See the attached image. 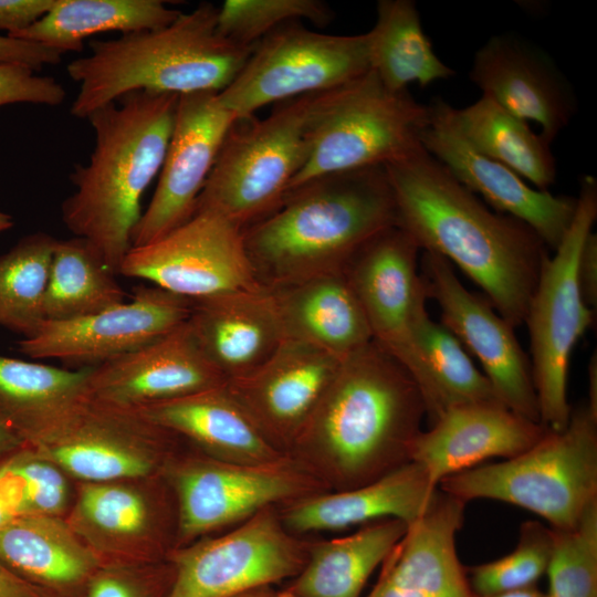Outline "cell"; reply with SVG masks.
<instances>
[{"label":"cell","instance_id":"3957f363","mask_svg":"<svg viewBox=\"0 0 597 597\" xmlns=\"http://www.w3.org/2000/svg\"><path fill=\"white\" fill-rule=\"evenodd\" d=\"M178 96L136 91L86 118L95 147L86 165L73 166L74 192L62 202V221L116 274L132 248L143 195L161 169Z\"/></svg>","mask_w":597,"mask_h":597},{"label":"cell","instance_id":"7a4b0ae2","mask_svg":"<svg viewBox=\"0 0 597 597\" xmlns=\"http://www.w3.org/2000/svg\"><path fill=\"white\" fill-rule=\"evenodd\" d=\"M425 417L411 376L371 341L342 359L287 455L328 491L357 488L410 461Z\"/></svg>","mask_w":597,"mask_h":597},{"label":"cell","instance_id":"9a60e30c","mask_svg":"<svg viewBox=\"0 0 597 597\" xmlns=\"http://www.w3.org/2000/svg\"><path fill=\"white\" fill-rule=\"evenodd\" d=\"M421 277L444 325L480 362L499 400L513 412L540 422L531 362L514 327L486 298L470 292L442 255L422 251Z\"/></svg>","mask_w":597,"mask_h":597},{"label":"cell","instance_id":"ee69618b","mask_svg":"<svg viewBox=\"0 0 597 597\" xmlns=\"http://www.w3.org/2000/svg\"><path fill=\"white\" fill-rule=\"evenodd\" d=\"M56 0H0V31L13 35L43 18Z\"/></svg>","mask_w":597,"mask_h":597},{"label":"cell","instance_id":"ac0fdd59","mask_svg":"<svg viewBox=\"0 0 597 597\" xmlns=\"http://www.w3.org/2000/svg\"><path fill=\"white\" fill-rule=\"evenodd\" d=\"M428 108L423 148L495 211L525 222L547 249L556 250L573 221L576 198L533 188L509 167L481 154L461 135L452 121V106L443 100H433Z\"/></svg>","mask_w":597,"mask_h":597},{"label":"cell","instance_id":"52a82bcc","mask_svg":"<svg viewBox=\"0 0 597 597\" xmlns=\"http://www.w3.org/2000/svg\"><path fill=\"white\" fill-rule=\"evenodd\" d=\"M428 124V105L408 91L388 90L371 70L316 93L307 118V157L289 190L324 175L404 159L422 147Z\"/></svg>","mask_w":597,"mask_h":597},{"label":"cell","instance_id":"f546056e","mask_svg":"<svg viewBox=\"0 0 597 597\" xmlns=\"http://www.w3.org/2000/svg\"><path fill=\"white\" fill-rule=\"evenodd\" d=\"M0 562L49 589L78 586L96 567L95 557L49 515L14 516L0 530Z\"/></svg>","mask_w":597,"mask_h":597},{"label":"cell","instance_id":"cb8c5ba5","mask_svg":"<svg viewBox=\"0 0 597 597\" xmlns=\"http://www.w3.org/2000/svg\"><path fill=\"white\" fill-rule=\"evenodd\" d=\"M187 324L227 381L258 369L285 339L274 298L263 286L195 300Z\"/></svg>","mask_w":597,"mask_h":597},{"label":"cell","instance_id":"8fae6325","mask_svg":"<svg viewBox=\"0 0 597 597\" xmlns=\"http://www.w3.org/2000/svg\"><path fill=\"white\" fill-rule=\"evenodd\" d=\"M310 544L286 530L277 506H268L217 537L174 551L167 597H233L292 579Z\"/></svg>","mask_w":597,"mask_h":597},{"label":"cell","instance_id":"816d5d0a","mask_svg":"<svg viewBox=\"0 0 597 597\" xmlns=\"http://www.w3.org/2000/svg\"><path fill=\"white\" fill-rule=\"evenodd\" d=\"M15 515L0 494V530Z\"/></svg>","mask_w":597,"mask_h":597},{"label":"cell","instance_id":"4dcf8cb0","mask_svg":"<svg viewBox=\"0 0 597 597\" xmlns=\"http://www.w3.org/2000/svg\"><path fill=\"white\" fill-rule=\"evenodd\" d=\"M180 11L161 0H56L43 18L10 38L43 44L61 53L81 52L91 35L158 29Z\"/></svg>","mask_w":597,"mask_h":597},{"label":"cell","instance_id":"836d02e7","mask_svg":"<svg viewBox=\"0 0 597 597\" xmlns=\"http://www.w3.org/2000/svg\"><path fill=\"white\" fill-rule=\"evenodd\" d=\"M115 275L85 239L56 240L43 302L44 320H76L125 302Z\"/></svg>","mask_w":597,"mask_h":597},{"label":"cell","instance_id":"c3c4849f","mask_svg":"<svg viewBox=\"0 0 597 597\" xmlns=\"http://www.w3.org/2000/svg\"><path fill=\"white\" fill-rule=\"evenodd\" d=\"M474 597H547V595L538 589L537 586H531L489 595H475Z\"/></svg>","mask_w":597,"mask_h":597},{"label":"cell","instance_id":"4316f807","mask_svg":"<svg viewBox=\"0 0 597 597\" xmlns=\"http://www.w3.org/2000/svg\"><path fill=\"white\" fill-rule=\"evenodd\" d=\"M138 409L156 425L195 442L214 459L263 464L287 457L264 437L226 384Z\"/></svg>","mask_w":597,"mask_h":597},{"label":"cell","instance_id":"e0dca14e","mask_svg":"<svg viewBox=\"0 0 597 597\" xmlns=\"http://www.w3.org/2000/svg\"><path fill=\"white\" fill-rule=\"evenodd\" d=\"M237 119L221 105L217 92L178 96L158 184L132 233V247L151 243L193 216L199 195Z\"/></svg>","mask_w":597,"mask_h":597},{"label":"cell","instance_id":"f6af8a7d","mask_svg":"<svg viewBox=\"0 0 597 597\" xmlns=\"http://www.w3.org/2000/svg\"><path fill=\"white\" fill-rule=\"evenodd\" d=\"M577 282L585 304L597 306V234L590 231L579 252L577 261Z\"/></svg>","mask_w":597,"mask_h":597},{"label":"cell","instance_id":"5b68a950","mask_svg":"<svg viewBox=\"0 0 597 597\" xmlns=\"http://www.w3.org/2000/svg\"><path fill=\"white\" fill-rule=\"evenodd\" d=\"M218 9L200 3L168 25L93 40L91 52L66 66L80 84L71 114L87 118L95 109L136 91L170 93L221 92L239 74L253 46L221 35Z\"/></svg>","mask_w":597,"mask_h":597},{"label":"cell","instance_id":"ffe728a7","mask_svg":"<svg viewBox=\"0 0 597 597\" xmlns=\"http://www.w3.org/2000/svg\"><path fill=\"white\" fill-rule=\"evenodd\" d=\"M469 77L506 112L540 125L549 144L576 113L573 88L551 57L513 34L489 39L476 51Z\"/></svg>","mask_w":597,"mask_h":597},{"label":"cell","instance_id":"9c48e42d","mask_svg":"<svg viewBox=\"0 0 597 597\" xmlns=\"http://www.w3.org/2000/svg\"><path fill=\"white\" fill-rule=\"evenodd\" d=\"M597 217V181L585 176L573 221L554 254L542 263L524 323L530 334L531 369L541 423L562 431L569 421L567 379L572 352L591 325L594 311L580 294L577 261Z\"/></svg>","mask_w":597,"mask_h":597},{"label":"cell","instance_id":"1f68e13d","mask_svg":"<svg viewBox=\"0 0 597 597\" xmlns=\"http://www.w3.org/2000/svg\"><path fill=\"white\" fill-rule=\"evenodd\" d=\"M370 70L390 91L421 87L454 75L434 53L411 0H379L377 19L366 32Z\"/></svg>","mask_w":597,"mask_h":597},{"label":"cell","instance_id":"603a6c76","mask_svg":"<svg viewBox=\"0 0 597 597\" xmlns=\"http://www.w3.org/2000/svg\"><path fill=\"white\" fill-rule=\"evenodd\" d=\"M548 431L499 401L454 406L415 439L410 461L439 482L490 458L510 459L534 446Z\"/></svg>","mask_w":597,"mask_h":597},{"label":"cell","instance_id":"30bf717a","mask_svg":"<svg viewBox=\"0 0 597 597\" xmlns=\"http://www.w3.org/2000/svg\"><path fill=\"white\" fill-rule=\"evenodd\" d=\"M370 70L367 35H332L287 23L259 41L219 102L240 118L262 106L333 90Z\"/></svg>","mask_w":597,"mask_h":597},{"label":"cell","instance_id":"ab89813d","mask_svg":"<svg viewBox=\"0 0 597 597\" xmlns=\"http://www.w3.org/2000/svg\"><path fill=\"white\" fill-rule=\"evenodd\" d=\"M0 468V494L19 515H50L65 503L66 483L62 473L31 454H19Z\"/></svg>","mask_w":597,"mask_h":597},{"label":"cell","instance_id":"5bb4252c","mask_svg":"<svg viewBox=\"0 0 597 597\" xmlns=\"http://www.w3.org/2000/svg\"><path fill=\"white\" fill-rule=\"evenodd\" d=\"M118 274L191 301L260 286L242 231L211 212H197L165 237L132 247Z\"/></svg>","mask_w":597,"mask_h":597},{"label":"cell","instance_id":"f35d334b","mask_svg":"<svg viewBox=\"0 0 597 597\" xmlns=\"http://www.w3.org/2000/svg\"><path fill=\"white\" fill-rule=\"evenodd\" d=\"M552 530L547 597H597V504L575 527Z\"/></svg>","mask_w":597,"mask_h":597},{"label":"cell","instance_id":"bcb514c9","mask_svg":"<svg viewBox=\"0 0 597 597\" xmlns=\"http://www.w3.org/2000/svg\"><path fill=\"white\" fill-rule=\"evenodd\" d=\"M150 590L115 573H104L91 579L86 597H151Z\"/></svg>","mask_w":597,"mask_h":597},{"label":"cell","instance_id":"681fc988","mask_svg":"<svg viewBox=\"0 0 597 597\" xmlns=\"http://www.w3.org/2000/svg\"><path fill=\"white\" fill-rule=\"evenodd\" d=\"M19 437L10 429L0 415V454L15 448Z\"/></svg>","mask_w":597,"mask_h":597},{"label":"cell","instance_id":"d6a6232c","mask_svg":"<svg viewBox=\"0 0 597 597\" xmlns=\"http://www.w3.org/2000/svg\"><path fill=\"white\" fill-rule=\"evenodd\" d=\"M454 125L481 154L516 172L534 188L548 190L555 182L556 163L551 144L528 124L482 94L464 108H451Z\"/></svg>","mask_w":597,"mask_h":597},{"label":"cell","instance_id":"d6986e66","mask_svg":"<svg viewBox=\"0 0 597 597\" xmlns=\"http://www.w3.org/2000/svg\"><path fill=\"white\" fill-rule=\"evenodd\" d=\"M339 358L311 344L285 338L254 371L226 388L264 437L289 453L334 379Z\"/></svg>","mask_w":597,"mask_h":597},{"label":"cell","instance_id":"f1b7e54d","mask_svg":"<svg viewBox=\"0 0 597 597\" xmlns=\"http://www.w3.org/2000/svg\"><path fill=\"white\" fill-rule=\"evenodd\" d=\"M408 524L386 519L342 537L311 541L307 559L283 588L292 597H360Z\"/></svg>","mask_w":597,"mask_h":597},{"label":"cell","instance_id":"74e56055","mask_svg":"<svg viewBox=\"0 0 597 597\" xmlns=\"http://www.w3.org/2000/svg\"><path fill=\"white\" fill-rule=\"evenodd\" d=\"M320 0H226L217 13L221 35L244 46H254L276 29L300 20L324 27L332 19Z\"/></svg>","mask_w":597,"mask_h":597},{"label":"cell","instance_id":"b9f144b4","mask_svg":"<svg viewBox=\"0 0 597 597\" xmlns=\"http://www.w3.org/2000/svg\"><path fill=\"white\" fill-rule=\"evenodd\" d=\"M66 92L53 77L18 64H0V106L30 103L56 106L64 102Z\"/></svg>","mask_w":597,"mask_h":597},{"label":"cell","instance_id":"2e32d148","mask_svg":"<svg viewBox=\"0 0 597 597\" xmlns=\"http://www.w3.org/2000/svg\"><path fill=\"white\" fill-rule=\"evenodd\" d=\"M192 301L155 285L138 286L132 298L70 321H45L19 352L33 359L55 358L95 367L140 348L184 324Z\"/></svg>","mask_w":597,"mask_h":597},{"label":"cell","instance_id":"277c9868","mask_svg":"<svg viewBox=\"0 0 597 597\" xmlns=\"http://www.w3.org/2000/svg\"><path fill=\"white\" fill-rule=\"evenodd\" d=\"M397 226L384 166L324 175L286 193L269 217L242 231L254 277L274 289L341 272L379 232Z\"/></svg>","mask_w":597,"mask_h":597},{"label":"cell","instance_id":"ba28073f","mask_svg":"<svg viewBox=\"0 0 597 597\" xmlns=\"http://www.w3.org/2000/svg\"><path fill=\"white\" fill-rule=\"evenodd\" d=\"M313 95L285 101L262 119H237L195 213H214L241 231L273 213L305 164Z\"/></svg>","mask_w":597,"mask_h":597},{"label":"cell","instance_id":"d4e9b609","mask_svg":"<svg viewBox=\"0 0 597 597\" xmlns=\"http://www.w3.org/2000/svg\"><path fill=\"white\" fill-rule=\"evenodd\" d=\"M437 491L425 469L409 461L367 484L296 499L277 505V512L286 530L298 536L386 519L409 524L422 515Z\"/></svg>","mask_w":597,"mask_h":597},{"label":"cell","instance_id":"f5cc1de1","mask_svg":"<svg viewBox=\"0 0 597 597\" xmlns=\"http://www.w3.org/2000/svg\"><path fill=\"white\" fill-rule=\"evenodd\" d=\"M13 227V219L10 214L0 211V232Z\"/></svg>","mask_w":597,"mask_h":597},{"label":"cell","instance_id":"d590c367","mask_svg":"<svg viewBox=\"0 0 597 597\" xmlns=\"http://www.w3.org/2000/svg\"><path fill=\"white\" fill-rule=\"evenodd\" d=\"M55 242L50 234L36 232L0 255V325L23 337L45 322L43 302Z\"/></svg>","mask_w":597,"mask_h":597},{"label":"cell","instance_id":"7bdbcfd3","mask_svg":"<svg viewBox=\"0 0 597 597\" xmlns=\"http://www.w3.org/2000/svg\"><path fill=\"white\" fill-rule=\"evenodd\" d=\"M62 55L43 44L0 35V64L23 65L38 72L46 64H59Z\"/></svg>","mask_w":597,"mask_h":597},{"label":"cell","instance_id":"4fadbf2b","mask_svg":"<svg viewBox=\"0 0 597 597\" xmlns=\"http://www.w3.org/2000/svg\"><path fill=\"white\" fill-rule=\"evenodd\" d=\"M420 248L398 226L367 241L343 269L368 323L373 341L411 376L421 398L427 389L425 360L415 326L427 311V293L418 271Z\"/></svg>","mask_w":597,"mask_h":597},{"label":"cell","instance_id":"484cf974","mask_svg":"<svg viewBox=\"0 0 597 597\" xmlns=\"http://www.w3.org/2000/svg\"><path fill=\"white\" fill-rule=\"evenodd\" d=\"M93 367L78 370L0 355V415L19 437L49 442L66 431L92 400Z\"/></svg>","mask_w":597,"mask_h":597},{"label":"cell","instance_id":"8992f818","mask_svg":"<svg viewBox=\"0 0 597 597\" xmlns=\"http://www.w3.org/2000/svg\"><path fill=\"white\" fill-rule=\"evenodd\" d=\"M438 488L465 503L490 499L523 507L554 530L575 527L597 504V400L588 398L564 430H548L519 455L454 473Z\"/></svg>","mask_w":597,"mask_h":597},{"label":"cell","instance_id":"7c38bea8","mask_svg":"<svg viewBox=\"0 0 597 597\" xmlns=\"http://www.w3.org/2000/svg\"><path fill=\"white\" fill-rule=\"evenodd\" d=\"M206 457L170 467L179 544L235 526L268 506L328 491L290 455L263 464Z\"/></svg>","mask_w":597,"mask_h":597},{"label":"cell","instance_id":"83f0119b","mask_svg":"<svg viewBox=\"0 0 597 597\" xmlns=\"http://www.w3.org/2000/svg\"><path fill=\"white\" fill-rule=\"evenodd\" d=\"M268 290L287 339L311 344L339 358L373 341L360 304L342 271Z\"/></svg>","mask_w":597,"mask_h":597},{"label":"cell","instance_id":"e575fe53","mask_svg":"<svg viewBox=\"0 0 597 597\" xmlns=\"http://www.w3.org/2000/svg\"><path fill=\"white\" fill-rule=\"evenodd\" d=\"M415 339L428 375L422 401L430 425L454 406L501 402L462 343L444 325L432 321L428 311L416 322Z\"/></svg>","mask_w":597,"mask_h":597},{"label":"cell","instance_id":"7402d4cb","mask_svg":"<svg viewBox=\"0 0 597 597\" xmlns=\"http://www.w3.org/2000/svg\"><path fill=\"white\" fill-rule=\"evenodd\" d=\"M465 502L438 491L408 524L380 565L366 597H474L455 549Z\"/></svg>","mask_w":597,"mask_h":597},{"label":"cell","instance_id":"44dd1931","mask_svg":"<svg viewBox=\"0 0 597 597\" xmlns=\"http://www.w3.org/2000/svg\"><path fill=\"white\" fill-rule=\"evenodd\" d=\"M226 378L198 346L187 321L165 336L93 367V399L128 408L223 386Z\"/></svg>","mask_w":597,"mask_h":597},{"label":"cell","instance_id":"7dc6e473","mask_svg":"<svg viewBox=\"0 0 597 597\" xmlns=\"http://www.w3.org/2000/svg\"><path fill=\"white\" fill-rule=\"evenodd\" d=\"M0 597H62L59 593L32 583L0 562Z\"/></svg>","mask_w":597,"mask_h":597},{"label":"cell","instance_id":"f907efd6","mask_svg":"<svg viewBox=\"0 0 597 597\" xmlns=\"http://www.w3.org/2000/svg\"><path fill=\"white\" fill-rule=\"evenodd\" d=\"M233 597H292L284 589H276L273 586H262L247 590Z\"/></svg>","mask_w":597,"mask_h":597},{"label":"cell","instance_id":"6da1fadb","mask_svg":"<svg viewBox=\"0 0 597 597\" xmlns=\"http://www.w3.org/2000/svg\"><path fill=\"white\" fill-rule=\"evenodd\" d=\"M384 167L397 226L420 250L457 265L510 325L524 324L548 254L540 235L525 222L488 208L423 146Z\"/></svg>","mask_w":597,"mask_h":597},{"label":"cell","instance_id":"60d3db41","mask_svg":"<svg viewBox=\"0 0 597 597\" xmlns=\"http://www.w3.org/2000/svg\"><path fill=\"white\" fill-rule=\"evenodd\" d=\"M80 505L93 525L113 534L140 532L148 521L144 499L122 486H87L82 492Z\"/></svg>","mask_w":597,"mask_h":597},{"label":"cell","instance_id":"8d00e7d4","mask_svg":"<svg viewBox=\"0 0 597 597\" xmlns=\"http://www.w3.org/2000/svg\"><path fill=\"white\" fill-rule=\"evenodd\" d=\"M553 546L554 533L551 527L537 521L522 523L513 552L465 568L472 591L489 595L536 586L547 572Z\"/></svg>","mask_w":597,"mask_h":597}]
</instances>
